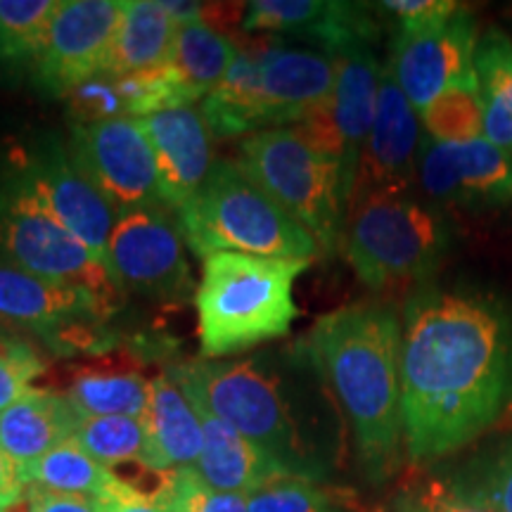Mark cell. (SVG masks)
<instances>
[{
	"instance_id": "cell-1",
	"label": "cell",
	"mask_w": 512,
	"mask_h": 512,
	"mask_svg": "<svg viewBox=\"0 0 512 512\" xmlns=\"http://www.w3.org/2000/svg\"><path fill=\"white\" fill-rule=\"evenodd\" d=\"M512 406V313L482 292L425 285L401 311L403 448L432 463L484 437Z\"/></svg>"
},
{
	"instance_id": "cell-2",
	"label": "cell",
	"mask_w": 512,
	"mask_h": 512,
	"mask_svg": "<svg viewBox=\"0 0 512 512\" xmlns=\"http://www.w3.org/2000/svg\"><path fill=\"white\" fill-rule=\"evenodd\" d=\"M306 349L354 434L370 482H387L403 453L401 313L392 302H356L318 318Z\"/></svg>"
},
{
	"instance_id": "cell-3",
	"label": "cell",
	"mask_w": 512,
	"mask_h": 512,
	"mask_svg": "<svg viewBox=\"0 0 512 512\" xmlns=\"http://www.w3.org/2000/svg\"><path fill=\"white\" fill-rule=\"evenodd\" d=\"M185 396L233 425L283 465L287 475L318 479L325 467L306 437L304 406L328 392L304 342L223 361H188L169 370Z\"/></svg>"
},
{
	"instance_id": "cell-4",
	"label": "cell",
	"mask_w": 512,
	"mask_h": 512,
	"mask_svg": "<svg viewBox=\"0 0 512 512\" xmlns=\"http://www.w3.org/2000/svg\"><path fill=\"white\" fill-rule=\"evenodd\" d=\"M311 261L240 252L204 256L195 290L197 335L204 361H223L285 337L294 318V283Z\"/></svg>"
},
{
	"instance_id": "cell-5",
	"label": "cell",
	"mask_w": 512,
	"mask_h": 512,
	"mask_svg": "<svg viewBox=\"0 0 512 512\" xmlns=\"http://www.w3.org/2000/svg\"><path fill=\"white\" fill-rule=\"evenodd\" d=\"M453 230L439 209L411 192H373L349 204L344 254L373 292L408 290L439 271Z\"/></svg>"
},
{
	"instance_id": "cell-6",
	"label": "cell",
	"mask_w": 512,
	"mask_h": 512,
	"mask_svg": "<svg viewBox=\"0 0 512 512\" xmlns=\"http://www.w3.org/2000/svg\"><path fill=\"white\" fill-rule=\"evenodd\" d=\"M192 252L200 259L216 252H240L271 259L313 261L318 242L304 226L252 181L240 164H214L192 200L178 211Z\"/></svg>"
},
{
	"instance_id": "cell-7",
	"label": "cell",
	"mask_w": 512,
	"mask_h": 512,
	"mask_svg": "<svg viewBox=\"0 0 512 512\" xmlns=\"http://www.w3.org/2000/svg\"><path fill=\"white\" fill-rule=\"evenodd\" d=\"M238 164L309 230L320 252L342 247L351 192L335 157L313 147L294 126H283L242 140Z\"/></svg>"
},
{
	"instance_id": "cell-8",
	"label": "cell",
	"mask_w": 512,
	"mask_h": 512,
	"mask_svg": "<svg viewBox=\"0 0 512 512\" xmlns=\"http://www.w3.org/2000/svg\"><path fill=\"white\" fill-rule=\"evenodd\" d=\"M0 190L67 228L107 268V249L117 226V211L81 174L69 147L55 136L38 140L17 155L0 181Z\"/></svg>"
},
{
	"instance_id": "cell-9",
	"label": "cell",
	"mask_w": 512,
	"mask_h": 512,
	"mask_svg": "<svg viewBox=\"0 0 512 512\" xmlns=\"http://www.w3.org/2000/svg\"><path fill=\"white\" fill-rule=\"evenodd\" d=\"M107 271L119 292L164 306L188 302L192 275L178 211L155 204L117 216L107 249Z\"/></svg>"
},
{
	"instance_id": "cell-10",
	"label": "cell",
	"mask_w": 512,
	"mask_h": 512,
	"mask_svg": "<svg viewBox=\"0 0 512 512\" xmlns=\"http://www.w3.org/2000/svg\"><path fill=\"white\" fill-rule=\"evenodd\" d=\"M69 155L117 216L164 204L157 159L140 119L124 117L72 126Z\"/></svg>"
},
{
	"instance_id": "cell-11",
	"label": "cell",
	"mask_w": 512,
	"mask_h": 512,
	"mask_svg": "<svg viewBox=\"0 0 512 512\" xmlns=\"http://www.w3.org/2000/svg\"><path fill=\"white\" fill-rule=\"evenodd\" d=\"M330 57L335 60V88L330 100L294 128L313 147L342 164L349 192H354L358 162L375 119L382 64L373 41L351 43Z\"/></svg>"
},
{
	"instance_id": "cell-12",
	"label": "cell",
	"mask_w": 512,
	"mask_h": 512,
	"mask_svg": "<svg viewBox=\"0 0 512 512\" xmlns=\"http://www.w3.org/2000/svg\"><path fill=\"white\" fill-rule=\"evenodd\" d=\"M0 259L50 283L86 287L110 302L119 294L105 264L95 259L91 249L50 216L3 190H0Z\"/></svg>"
},
{
	"instance_id": "cell-13",
	"label": "cell",
	"mask_w": 512,
	"mask_h": 512,
	"mask_svg": "<svg viewBox=\"0 0 512 512\" xmlns=\"http://www.w3.org/2000/svg\"><path fill=\"white\" fill-rule=\"evenodd\" d=\"M112 302L76 285H57L0 259V323L46 337L60 349H93Z\"/></svg>"
},
{
	"instance_id": "cell-14",
	"label": "cell",
	"mask_w": 512,
	"mask_h": 512,
	"mask_svg": "<svg viewBox=\"0 0 512 512\" xmlns=\"http://www.w3.org/2000/svg\"><path fill=\"white\" fill-rule=\"evenodd\" d=\"M121 12L124 0H60L31 67L38 91L67 98L81 83L98 79L117 36Z\"/></svg>"
},
{
	"instance_id": "cell-15",
	"label": "cell",
	"mask_w": 512,
	"mask_h": 512,
	"mask_svg": "<svg viewBox=\"0 0 512 512\" xmlns=\"http://www.w3.org/2000/svg\"><path fill=\"white\" fill-rule=\"evenodd\" d=\"M477 43V19L467 5L427 27L399 29L389 67L415 110L422 114L441 93L475 76Z\"/></svg>"
},
{
	"instance_id": "cell-16",
	"label": "cell",
	"mask_w": 512,
	"mask_h": 512,
	"mask_svg": "<svg viewBox=\"0 0 512 512\" xmlns=\"http://www.w3.org/2000/svg\"><path fill=\"white\" fill-rule=\"evenodd\" d=\"M418 181L432 202L463 209H494L512 202V155L489 138L467 143L422 140Z\"/></svg>"
},
{
	"instance_id": "cell-17",
	"label": "cell",
	"mask_w": 512,
	"mask_h": 512,
	"mask_svg": "<svg viewBox=\"0 0 512 512\" xmlns=\"http://www.w3.org/2000/svg\"><path fill=\"white\" fill-rule=\"evenodd\" d=\"M422 152V119L401 91L392 67L382 64L373 128L358 162L351 202L373 192H411Z\"/></svg>"
},
{
	"instance_id": "cell-18",
	"label": "cell",
	"mask_w": 512,
	"mask_h": 512,
	"mask_svg": "<svg viewBox=\"0 0 512 512\" xmlns=\"http://www.w3.org/2000/svg\"><path fill=\"white\" fill-rule=\"evenodd\" d=\"M256 67V93L264 107L266 128L302 124L330 100L335 88V60L325 50L275 46L249 48Z\"/></svg>"
},
{
	"instance_id": "cell-19",
	"label": "cell",
	"mask_w": 512,
	"mask_h": 512,
	"mask_svg": "<svg viewBox=\"0 0 512 512\" xmlns=\"http://www.w3.org/2000/svg\"><path fill=\"white\" fill-rule=\"evenodd\" d=\"M157 159L159 192L166 207L181 211L214 169L211 131L195 105L171 107L140 119Z\"/></svg>"
},
{
	"instance_id": "cell-20",
	"label": "cell",
	"mask_w": 512,
	"mask_h": 512,
	"mask_svg": "<svg viewBox=\"0 0 512 512\" xmlns=\"http://www.w3.org/2000/svg\"><path fill=\"white\" fill-rule=\"evenodd\" d=\"M245 31H273L318 41L332 55L358 41H375L377 24L366 5L337 0H259L249 3Z\"/></svg>"
},
{
	"instance_id": "cell-21",
	"label": "cell",
	"mask_w": 512,
	"mask_h": 512,
	"mask_svg": "<svg viewBox=\"0 0 512 512\" xmlns=\"http://www.w3.org/2000/svg\"><path fill=\"white\" fill-rule=\"evenodd\" d=\"M195 408L202 422V451L192 470L209 489L249 496L271 479L287 475L278 460L268 456L264 448L249 441L233 425L200 406Z\"/></svg>"
},
{
	"instance_id": "cell-22",
	"label": "cell",
	"mask_w": 512,
	"mask_h": 512,
	"mask_svg": "<svg viewBox=\"0 0 512 512\" xmlns=\"http://www.w3.org/2000/svg\"><path fill=\"white\" fill-rule=\"evenodd\" d=\"M176 36L178 24L164 8V0H126L117 36L100 76L117 81L169 67L174 62Z\"/></svg>"
},
{
	"instance_id": "cell-23",
	"label": "cell",
	"mask_w": 512,
	"mask_h": 512,
	"mask_svg": "<svg viewBox=\"0 0 512 512\" xmlns=\"http://www.w3.org/2000/svg\"><path fill=\"white\" fill-rule=\"evenodd\" d=\"M147 465L176 472L197 465L202 451V422L197 408L169 373L152 380L150 406L145 413Z\"/></svg>"
},
{
	"instance_id": "cell-24",
	"label": "cell",
	"mask_w": 512,
	"mask_h": 512,
	"mask_svg": "<svg viewBox=\"0 0 512 512\" xmlns=\"http://www.w3.org/2000/svg\"><path fill=\"white\" fill-rule=\"evenodd\" d=\"M81 415L64 394L31 389L0 413V446L19 467H27L72 439Z\"/></svg>"
},
{
	"instance_id": "cell-25",
	"label": "cell",
	"mask_w": 512,
	"mask_h": 512,
	"mask_svg": "<svg viewBox=\"0 0 512 512\" xmlns=\"http://www.w3.org/2000/svg\"><path fill=\"white\" fill-rule=\"evenodd\" d=\"M152 380L128 366H88L74 375L67 399L81 418L131 415L145 418L150 406Z\"/></svg>"
},
{
	"instance_id": "cell-26",
	"label": "cell",
	"mask_w": 512,
	"mask_h": 512,
	"mask_svg": "<svg viewBox=\"0 0 512 512\" xmlns=\"http://www.w3.org/2000/svg\"><path fill=\"white\" fill-rule=\"evenodd\" d=\"M22 479L27 489L88 496L98 501H105L119 489V479L114 477L112 467L88 456L74 437L57 444L53 451L31 465L22 467Z\"/></svg>"
},
{
	"instance_id": "cell-27",
	"label": "cell",
	"mask_w": 512,
	"mask_h": 512,
	"mask_svg": "<svg viewBox=\"0 0 512 512\" xmlns=\"http://www.w3.org/2000/svg\"><path fill=\"white\" fill-rule=\"evenodd\" d=\"M475 74L484 110V138L512 155V41L501 29L479 36Z\"/></svg>"
},
{
	"instance_id": "cell-28",
	"label": "cell",
	"mask_w": 512,
	"mask_h": 512,
	"mask_svg": "<svg viewBox=\"0 0 512 512\" xmlns=\"http://www.w3.org/2000/svg\"><path fill=\"white\" fill-rule=\"evenodd\" d=\"M202 114L214 138H238L268 131L264 107L256 93L252 50H242L216 91L202 100Z\"/></svg>"
},
{
	"instance_id": "cell-29",
	"label": "cell",
	"mask_w": 512,
	"mask_h": 512,
	"mask_svg": "<svg viewBox=\"0 0 512 512\" xmlns=\"http://www.w3.org/2000/svg\"><path fill=\"white\" fill-rule=\"evenodd\" d=\"M238 50L228 36H223L207 22H190L178 27L176 53L171 67L181 74L192 98L204 100L226 81Z\"/></svg>"
},
{
	"instance_id": "cell-30",
	"label": "cell",
	"mask_w": 512,
	"mask_h": 512,
	"mask_svg": "<svg viewBox=\"0 0 512 512\" xmlns=\"http://www.w3.org/2000/svg\"><path fill=\"white\" fill-rule=\"evenodd\" d=\"M60 0H0V69L34 67Z\"/></svg>"
},
{
	"instance_id": "cell-31",
	"label": "cell",
	"mask_w": 512,
	"mask_h": 512,
	"mask_svg": "<svg viewBox=\"0 0 512 512\" xmlns=\"http://www.w3.org/2000/svg\"><path fill=\"white\" fill-rule=\"evenodd\" d=\"M249 512H358L356 498L318 479L280 475L247 496Z\"/></svg>"
},
{
	"instance_id": "cell-32",
	"label": "cell",
	"mask_w": 512,
	"mask_h": 512,
	"mask_svg": "<svg viewBox=\"0 0 512 512\" xmlns=\"http://www.w3.org/2000/svg\"><path fill=\"white\" fill-rule=\"evenodd\" d=\"M74 439L88 456L107 467L136 463V460L147 463V451H150L145 418H131V415L81 418Z\"/></svg>"
},
{
	"instance_id": "cell-33",
	"label": "cell",
	"mask_w": 512,
	"mask_h": 512,
	"mask_svg": "<svg viewBox=\"0 0 512 512\" xmlns=\"http://www.w3.org/2000/svg\"><path fill=\"white\" fill-rule=\"evenodd\" d=\"M422 128L432 143H467L484 138V110L477 74L441 93L420 114Z\"/></svg>"
},
{
	"instance_id": "cell-34",
	"label": "cell",
	"mask_w": 512,
	"mask_h": 512,
	"mask_svg": "<svg viewBox=\"0 0 512 512\" xmlns=\"http://www.w3.org/2000/svg\"><path fill=\"white\" fill-rule=\"evenodd\" d=\"M117 91L124 100L128 117L143 119L147 114H155L171 107L195 105L190 88L185 86L181 74L174 67L152 69V72H140L117 79Z\"/></svg>"
},
{
	"instance_id": "cell-35",
	"label": "cell",
	"mask_w": 512,
	"mask_h": 512,
	"mask_svg": "<svg viewBox=\"0 0 512 512\" xmlns=\"http://www.w3.org/2000/svg\"><path fill=\"white\" fill-rule=\"evenodd\" d=\"M392 512H494L460 489L456 479L418 475L406 479L392 503Z\"/></svg>"
},
{
	"instance_id": "cell-36",
	"label": "cell",
	"mask_w": 512,
	"mask_h": 512,
	"mask_svg": "<svg viewBox=\"0 0 512 512\" xmlns=\"http://www.w3.org/2000/svg\"><path fill=\"white\" fill-rule=\"evenodd\" d=\"M453 479L494 512H512V441L470 463L463 475Z\"/></svg>"
},
{
	"instance_id": "cell-37",
	"label": "cell",
	"mask_w": 512,
	"mask_h": 512,
	"mask_svg": "<svg viewBox=\"0 0 512 512\" xmlns=\"http://www.w3.org/2000/svg\"><path fill=\"white\" fill-rule=\"evenodd\" d=\"M43 363L24 339L0 332V413L31 392Z\"/></svg>"
},
{
	"instance_id": "cell-38",
	"label": "cell",
	"mask_w": 512,
	"mask_h": 512,
	"mask_svg": "<svg viewBox=\"0 0 512 512\" xmlns=\"http://www.w3.org/2000/svg\"><path fill=\"white\" fill-rule=\"evenodd\" d=\"M169 508L171 512H249L245 494L209 489L192 467L174 472Z\"/></svg>"
},
{
	"instance_id": "cell-39",
	"label": "cell",
	"mask_w": 512,
	"mask_h": 512,
	"mask_svg": "<svg viewBox=\"0 0 512 512\" xmlns=\"http://www.w3.org/2000/svg\"><path fill=\"white\" fill-rule=\"evenodd\" d=\"M67 100L72 126L100 124V121L128 117L124 100L117 91V81L102 79V76L81 83L76 91L67 95Z\"/></svg>"
},
{
	"instance_id": "cell-40",
	"label": "cell",
	"mask_w": 512,
	"mask_h": 512,
	"mask_svg": "<svg viewBox=\"0 0 512 512\" xmlns=\"http://www.w3.org/2000/svg\"><path fill=\"white\" fill-rule=\"evenodd\" d=\"M380 8L399 19V29H420L456 15L460 3H453V0H387V3H380Z\"/></svg>"
},
{
	"instance_id": "cell-41",
	"label": "cell",
	"mask_w": 512,
	"mask_h": 512,
	"mask_svg": "<svg viewBox=\"0 0 512 512\" xmlns=\"http://www.w3.org/2000/svg\"><path fill=\"white\" fill-rule=\"evenodd\" d=\"M24 498H27L31 512H102V501L88 496L27 489Z\"/></svg>"
},
{
	"instance_id": "cell-42",
	"label": "cell",
	"mask_w": 512,
	"mask_h": 512,
	"mask_svg": "<svg viewBox=\"0 0 512 512\" xmlns=\"http://www.w3.org/2000/svg\"><path fill=\"white\" fill-rule=\"evenodd\" d=\"M102 512H171L169 501L143 496L119 482V489L102 501Z\"/></svg>"
},
{
	"instance_id": "cell-43",
	"label": "cell",
	"mask_w": 512,
	"mask_h": 512,
	"mask_svg": "<svg viewBox=\"0 0 512 512\" xmlns=\"http://www.w3.org/2000/svg\"><path fill=\"white\" fill-rule=\"evenodd\" d=\"M24 494H27V486L22 479V467L0 446V512H8L12 505L22 501Z\"/></svg>"
},
{
	"instance_id": "cell-44",
	"label": "cell",
	"mask_w": 512,
	"mask_h": 512,
	"mask_svg": "<svg viewBox=\"0 0 512 512\" xmlns=\"http://www.w3.org/2000/svg\"><path fill=\"white\" fill-rule=\"evenodd\" d=\"M164 8L169 10V15L176 19L178 27H183V24H190V22H202V12H204V5L202 3H176V0H166Z\"/></svg>"
},
{
	"instance_id": "cell-45",
	"label": "cell",
	"mask_w": 512,
	"mask_h": 512,
	"mask_svg": "<svg viewBox=\"0 0 512 512\" xmlns=\"http://www.w3.org/2000/svg\"><path fill=\"white\" fill-rule=\"evenodd\" d=\"M8 512H31V510H29V503H27V498H22V501L12 505V508H10Z\"/></svg>"
},
{
	"instance_id": "cell-46",
	"label": "cell",
	"mask_w": 512,
	"mask_h": 512,
	"mask_svg": "<svg viewBox=\"0 0 512 512\" xmlns=\"http://www.w3.org/2000/svg\"><path fill=\"white\" fill-rule=\"evenodd\" d=\"M373 512H387V510H373ZM389 512H392V510H389Z\"/></svg>"
}]
</instances>
